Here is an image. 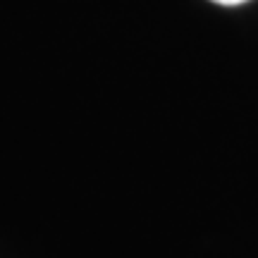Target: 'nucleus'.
Segmentation results:
<instances>
[{"mask_svg": "<svg viewBox=\"0 0 258 258\" xmlns=\"http://www.w3.org/2000/svg\"><path fill=\"white\" fill-rule=\"evenodd\" d=\"M215 5H225V8H234V5H244V3H249V0H211Z\"/></svg>", "mask_w": 258, "mask_h": 258, "instance_id": "nucleus-1", "label": "nucleus"}]
</instances>
